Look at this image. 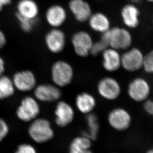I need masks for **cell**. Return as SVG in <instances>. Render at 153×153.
<instances>
[{"mask_svg": "<svg viewBox=\"0 0 153 153\" xmlns=\"http://www.w3.org/2000/svg\"><path fill=\"white\" fill-rule=\"evenodd\" d=\"M28 131L31 138L39 144L49 141L54 136V132L50 123L44 119L33 120Z\"/></svg>", "mask_w": 153, "mask_h": 153, "instance_id": "1", "label": "cell"}, {"mask_svg": "<svg viewBox=\"0 0 153 153\" xmlns=\"http://www.w3.org/2000/svg\"><path fill=\"white\" fill-rule=\"evenodd\" d=\"M51 75L53 82L58 87H65L70 84L74 78V69L65 61H58L52 65Z\"/></svg>", "mask_w": 153, "mask_h": 153, "instance_id": "2", "label": "cell"}, {"mask_svg": "<svg viewBox=\"0 0 153 153\" xmlns=\"http://www.w3.org/2000/svg\"><path fill=\"white\" fill-rule=\"evenodd\" d=\"M40 108L37 100L33 97L27 96L22 100L16 111L17 117L25 122L33 121L37 117Z\"/></svg>", "mask_w": 153, "mask_h": 153, "instance_id": "3", "label": "cell"}, {"mask_svg": "<svg viewBox=\"0 0 153 153\" xmlns=\"http://www.w3.org/2000/svg\"><path fill=\"white\" fill-rule=\"evenodd\" d=\"M111 48L117 50L128 49L132 43V37L130 32L124 28L115 27L109 30Z\"/></svg>", "mask_w": 153, "mask_h": 153, "instance_id": "4", "label": "cell"}, {"mask_svg": "<svg viewBox=\"0 0 153 153\" xmlns=\"http://www.w3.org/2000/svg\"><path fill=\"white\" fill-rule=\"evenodd\" d=\"M93 43L91 35L85 31L75 32L71 38V43L74 52L82 58L89 55Z\"/></svg>", "mask_w": 153, "mask_h": 153, "instance_id": "5", "label": "cell"}, {"mask_svg": "<svg viewBox=\"0 0 153 153\" xmlns=\"http://www.w3.org/2000/svg\"><path fill=\"white\" fill-rule=\"evenodd\" d=\"M144 56L140 50L133 48L121 56V66L126 71L134 72L143 67Z\"/></svg>", "mask_w": 153, "mask_h": 153, "instance_id": "6", "label": "cell"}, {"mask_svg": "<svg viewBox=\"0 0 153 153\" xmlns=\"http://www.w3.org/2000/svg\"><path fill=\"white\" fill-rule=\"evenodd\" d=\"M150 86L143 78H136L129 84L128 94L130 98L136 102H141L147 99L150 93Z\"/></svg>", "mask_w": 153, "mask_h": 153, "instance_id": "7", "label": "cell"}, {"mask_svg": "<svg viewBox=\"0 0 153 153\" xmlns=\"http://www.w3.org/2000/svg\"><path fill=\"white\" fill-rule=\"evenodd\" d=\"M98 91L104 99L114 100L120 96L121 88L119 83L114 78L106 77L99 81L98 85Z\"/></svg>", "mask_w": 153, "mask_h": 153, "instance_id": "8", "label": "cell"}, {"mask_svg": "<svg viewBox=\"0 0 153 153\" xmlns=\"http://www.w3.org/2000/svg\"><path fill=\"white\" fill-rule=\"evenodd\" d=\"M45 42L50 52L53 53H59L65 47V34L59 28H53L46 35Z\"/></svg>", "mask_w": 153, "mask_h": 153, "instance_id": "9", "label": "cell"}, {"mask_svg": "<svg viewBox=\"0 0 153 153\" xmlns=\"http://www.w3.org/2000/svg\"><path fill=\"white\" fill-rule=\"evenodd\" d=\"M110 126L115 130L123 131L127 129L131 122L129 113L123 108H117L112 110L108 116Z\"/></svg>", "mask_w": 153, "mask_h": 153, "instance_id": "10", "label": "cell"}, {"mask_svg": "<svg viewBox=\"0 0 153 153\" xmlns=\"http://www.w3.org/2000/svg\"><path fill=\"white\" fill-rule=\"evenodd\" d=\"M13 82L15 88L22 92H28L35 88L36 77L31 71H20L14 74Z\"/></svg>", "mask_w": 153, "mask_h": 153, "instance_id": "11", "label": "cell"}, {"mask_svg": "<svg viewBox=\"0 0 153 153\" xmlns=\"http://www.w3.org/2000/svg\"><path fill=\"white\" fill-rule=\"evenodd\" d=\"M36 99L44 102H52L59 100L62 96L61 90L56 85L41 84L35 88Z\"/></svg>", "mask_w": 153, "mask_h": 153, "instance_id": "12", "label": "cell"}, {"mask_svg": "<svg viewBox=\"0 0 153 153\" xmlns=\"http://www.w3.org/2000/svg\"><path fill=\"white\" fill-rule=\"evenodd\" d=\"M45 19L50 26L53 28H59L67 20V13L62 6L53 4L46 10Z\"/></svg>", "mask_w": 153, "mask_h": 153, "instance_id": "13", "label": "cell"}, {"mask_svg": "<svg viewBox=\"0 0 153 153\" xmlns=\"http://www.w3.org/2000/svg\"><path fill=\"white\" fill-rule=\"evenodd\" d=\"M68 7L75 19L79 22L88 21L92 14L91 6L85 0H70Z\"/></svg>", "mask_w": 153, "mask_h": 153, "instance_id": "14", "label": "cell"}, {"mask_svg": "<svg viewBox=\"0 0 153 153\" xmlns=\"http://www.w3.org/2000/svg\"><path fill=\"white\" fill-rule=\"evenodd\" d=\"M56 123L58 126L64 127L68 126L74 120V109L68 102L59 101L55 109Z\"/></svg>", "mask_w": 153, "mask_h": 153, "instance_id": "15", "label": "cell"}, {"mask_svg": "<svg viewBox=\"0 0 153 153\" xmlns=\"http://www.w3.org/2000/svg\"><path fill=\"white\" fill-rule=\"evenodd\" d=\"M124 25L131 29L137 28L140 23V12L136 4H128L123 7L120 12Z\"/></svg>", "mask_w": 153, "mask_h": 153, "instance_id": "16", "label": "cell"}, {"mask_svg": "<svg viewBox=\"0 0 153 153\" xmlns=\"http://www.w3.org/2000/svg\"><path fill=\"white\" fill-rule=\"evenodd\" d=\"M102 65L105 71L114 72L121 65V56L117 50L108 48L102 53Z\"/></svg>", "mask_w": 153, "mask_h": 153, "instance_id": "17", "label": "cell"}, {"mask_svg": "<svg viewBox=\"0 0 153 153\" xmlns=\"http://www.w3.org/2000/svg\"><path fill=\"white\" fill-rule=\"evenodd\" d=\"M16 15L36 20L39 13V7L34 0H20L17 3Z\"/></svg>", "mask_w": 153, "mask_h": 153, "instance_id": "18", "label": "cell"}, {"mask_svg": "<svg viewBox=\"0 0 153 153\" xmlns=\"http://www.w3.org/2000/svg\"><path fill=\"white\" fill-rule=\"evenodd\" d=\"M88 21L90 28L95 32L102 34L111 29L110 19L102 13L92 14Z\"/></svg>", "mask_w": 153, "mask_h": 153, "instance_id": "19", "label": "cell"}, {"mask_svg": "<svg viewBox=\"0 0 153 153\" xmlns=\"http://www.w3.org/2000/svg\"><path fill=\"white\" fill-rule=\"evenodd\" d=\"M75 104L77 108L81 113L88 114L94 110L96 102L95 98L91 94L83 92L77 96Z\"/></svg>", "mask_w": 153, "mask_h": 153, "instance_id": "20", "label": "cell"}, {"mask_svg": "<svg viewBox=\"0 0 153 153\" xmlns=\"http://www.w3.org/2000/svg\"><path fill=\"white\" fill-rule=\"evenodd\" d=\"M91 140L88 138L76 137L71 142L68 153H93L91 150Z\"/></svg>", "mask_w": 153, "mask_h": 153, "instance_id": "21", "label": "cell"}, {"mask_svg": "<svg viewBox=\"0 0 153 153\" xmlns=\"http://www.w3.org/2000/svg\"><path fill=\"white\" fill-rule=\"evenodd\" d=\"M86 118L88 129L87 131L83 132L82 136L87 137L91 140H96L99 130L98 117L96 114L89 113L87 114Z\"/></svg>", "mask_w": 153, "mask_h": 153, "instance_id": "22", "label": "cell"}, {"mask_svg": "<svg viewBox=\"0 0 153 153\" xmlns=\"http://www.w3.org/2000/svg\"><path fill=\"white\" fill-rule=\"evenodd\" d=\"M15 87L12 79L4 75L0 76V99L8 98L13 95Z\"/></svg>", "mask_w": 153, "mask_h": 153, "instance_id": "23", "label": "cell"}, {"mask_svg": "<svg viewBox=\"0 0 153 153\" xmlns=\"http://www.w3.org/2000/svg\"><path fill=\"white\" fill-rule=\"evenodd\" d=\"M109 30L102 34L99 40L93 43L90 52L91 55L94 56H97L109 48L110 47Z\"/></svg>", "mask_w": 153, "mask_h": 153, "instance_id": "24", "label": "cell"}, {"mask_svg": "<svg viewBox=\"0 0 153 153\" xmlns=\"http://www.w3.org/2000/svg\"><path fill=\"white\" fill-rule=\"evenodd\" d=\"M19 24L20 25V27L22 30L25 32H30L32 31L34 26L35 24L36 23V20L27 19L25 17H22L18 15H16Z\"/></svg>", "mask_w": 153, "mask_h": 153, "instance_id": "25", "label": "cell"}, {"mask_svg": "<svg viewBox=\"0 0 153 153\" xmlns=\"http://www.w3.org/2000/svg\"><path fill=\"white\" fill-rule=\"evenodd\" d=\"M143 68L145 72L153 74V50L144 56Z\"/></svg>", "mask_w": 153, "mask_h": 153, "instance_id": "26", "label": "cell"}, {"mask_svg": "<svg viewBox=\"0 0 153 153\" xmlns=\"http://www.w3.org/2000/svg\"><path fill=\"white\" fill-rule=\"evenodd\" d=\"M15 153H37V152L32 145L23 143L19 145Z\"/></svg>", "mask_w": 153, "mask_h": 153, "instance_id": "27", "label": "cell"}, {"mask_svg": "<svg viewBox=\"0 0 153 153\" xmlns=\"http://www.w3.org/2000/svg\"><path fill=\"white\" fill-rule=\"evenodd\" d=\"M9 132V126L3 119L0 118V142L7 136Z\"/></svg>", "mask_w": 153, "mask_h": 153, "instance_id": "28", "label": "cell"}, {"mask_svg": "<svg viewBox=\"0 0 153 153\" xmlns=\"http://www.w3.org/2000/svg\"><path fill=\"white\" fill-rule=\"evenodd\" d=\"M144 108L147 113L150 116H153V100H148L145 102L144 105Z\"/></svg>", "mask_w": 153, "mask_h": 153, "instance_id": "29", "label": "cell"}, {"mask_svg": "<svg viewBox=\"0 0 153 153\" xmlns=\"http://www.w3.org/2000/svg\"><path fill=\"white\" fill-rule=\"evenodd\" d=\"M7 43V38L4 32L0 29V49L3 48Z\"/></svg>", "mask_w": 153, "mask_h": 153, "instance_id": "30", "label": "cell"}, {"mask_svg": "<svg viewBox=\"0 0 153 153\" xmlns=\"http://www.w3.org/2000/svg\"><path fill=\"white\" fill-rule=\"evenodd\" d=\"M5 70V63L3 58L0 56V76L3 75Z\"/></svg>", "mask_w": 153, "mask_h": 153, "instance_id": "31", "label": "cell"}, {"mask_svg": "<svg viewBox=\"0 0 153 153\" xmlns=\"http://www.w3.org/2000/svg\"><path fill=\"white\" fill-rule=\"evenodd\" d=\"M12 0H0V12L5 6L10 4Z\"/></svg>", "mask_w": 153, "mask_h": 153, "instance_id": "32", "label": "cell"}, {"mask_svg": "<svg viewBox=\"0 0 153 153\" xmlns=\"http://www.w3.org/2000/svg\"><path fill=\"white\" fill-rule=\"evenodd\" d=\"M130 1L131 4H136L139 3H141L142 0H129Z\"/></svg>", "mask_w": 153, "mask_h": 153, "instance_id": "33", "label": "cell"}, {"mask_svg": "<svg viewBox=\"0 0 153 153\" xmlns=\"http://www.w3.org/2000/svg\"><path fill=\"white\" fill-rule=\"evenodd\" d=\"M146 153H153V147L152 149H150Z\"/></svg>", "mask_w": 153, "mask_h": 153, "instance_id": "34", "label": "cell"}, {"mask_svg": "<svg viewBox=\"0 0 153 153\" xmlns=\"http://www.w3.org/2000/svg\"><path fill=\"white\" fill-rule=\"evenodd\" d=\"M146 1L149 2V3H153V0H146Z\"/></svg>", "mask_w": 153, "mask_h": 153, "instance_id": "35", "label": "cell"}, {"mask_svg": "<svg viewBox=\"0 0 153 153\" xmlns=\"http://www.w3.org/2000/svg\"></svg>", "mask_w": 153, "mask_h": 153, "instance_id": "36", "label": "cell"}]
</instances>
